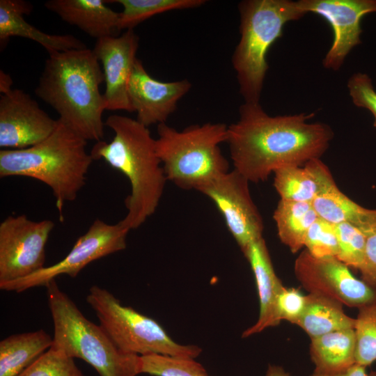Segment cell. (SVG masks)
<instances>
[{"label": "cell", "mask_w": 376, "mask_h": 376, "mask_svg": "<svg viewBox=\"0 0 376 376\" xmlns=\"http://www.w3.org/2000/svg\"><path fill=\"white\" fill-rule=\"evenodd\" d=\"M239 120L228 126L234 170L250 182H264L275 171L320 159L334 138L327 124L311 123L313 113L271 116L260 102H244Z\"/></svg>", "instance_id": "cell-1"}, {"label": "cell", "mask_w": 376, "mask_h": 376, "mask_svg": "<svg viewBox=\"0 0 376 376\" xmlns=\"http://www.w3.org/2000/svg\"><path fill=\"white\" fill-rule=\"evenodd\" d=\"M104 72L93 49L88 47L49 54L35 89L59 119L85 140L104 138Z\"/></svg>", "instance_id": "cell-2"}, {"label": "cell", "mask_w": 376, "mask_h": 376, "mask_svg": "<svg viewBox=\"0 0 376 376\" xmlns=\"http://www.w3.org/2000/svg\"><path fill=\"white\" fill-rule=\"evenodd\" d=\"M105 125L114 132L113 139L96 142L90 154L93 160L103 159L127 178L131 189L125 199L127 212L119 222L130 230L136 229L156 211L167 179L148 127L117 114L109 116Z\"/></svg>", "instance_id": "cell-3"}, {"label": "cell", "mask_w": 376, "mask_h": 376, "mask_svg": "<svg viewBox=\"0 0 376 376\" xmlns=\"http://www.w3.org/2000/svg\"><path fill=\"white\" fill-rule=\"evenodd\" d=\"M86 143L58 118L54 131L39 143L24 149H1L0 177H28L45 183L61 214L64 203L75 201L86 184L93 161Z\"/></svg>", "instance_id": "cell-4"}, {"label": "cell", "mask_w": 376, "mask_h": 376, "mask_svg": "<svg viewBox=\"0 0 376 376\" xmlns=\"http://www.w3.org/2000/svg\"><path fill=\"white\" fill-rule=\"evenodd\" d=\"M240 39L232 56L244 102L258 103L268 70L267 54L284 26L304 16L297 1L244 0L238 4Z\"/></svg>", "instance_id": "cell-5"}, {"label": "cell", "mask_w": 376, "mask_h": 376, "mask_svg": "<svg viewBox=\"0 0 376 376\" xmlns=\"http://www.w3.org/2000/svg\"><path fill=\"white\" fill-rule=\"evenodd\" d=\"M54 325L52 347L90 364L100 376H137L140 356L118 349L101 327L87 319L58 287L46 286Z\"/></svg>", "instance_id": "cell-6"}, {"label": "cell", "mask_w": 376, "mask_h": 376, "mask_svg": "<svg viewBox=\"0 0 376 376\" xmlns=\"http://www.w3.org/2000/svg\"><path fill=\"white\" fill-rule=\"evenodd\" d=\"M155 150L167 181L178 187L197 189L229 171V162L219 145L226 142L228 126L207 123L178 130L157 125Z\"/></svg>", "instance_id": "cell-7"}, {"label": "cell", "mask_w": 376, "mask_h": 376, "mask_svg": "<svg viewBox=\"0 0 376 376\" xmlns=\"http://www.w3.org/2000/svg\"><path fill=\"white\" fill-rule=\"evenodd\" d=\"M86 301L101 327L124 352L139 356L161 354L195 359L202 349L175 342L153 318L123 305L113 294L97 285L89 288Z\"/></svg>", "instance_id": "cell-8"}, {"label": "cell", "mask_w": 376, "mask_h": 376, "mask_svg": "<svg viewBox=\"0 0 376 376\" xmlns=\"http://www.w3.org/2000/svg\"><path fill=\"white\" fill-rule=\"evenodd\" d=\"M129 231L119 221L116 224H109L96 219L88 230L77 240L63 260L28 276L0 283V289L21 292L35 287H45L50 281L63 274L75 278L89 263L124 250L127 246Z\"/></svg>", "instance_id": "cell-9"}, {"label": "cell", "mask_w": 376, "mask_h": 376, "mask_svg": "<svg viewBox=\"0 0 376 376\" xmlns=\"http://www.w3.org/2000/svg\"><path fill=\"white\" fill-rule=\"evenodd\" d=\"M52 220L8 216L0 224V283L28 276L45 267Z\"/></svg>", "instance_id": "cell-10"}, {"label": "cell", "mask_w": 376, "mask_h": 376, "mask_svg": "<svg viewBox=\"0 0 376 376\" xmlns=\"http://www.w3.org/2000/svg\"><path fill=\"white\" fill-rule=\"evenodd\" d=\"M294 272L308 293L357 308L376 302V288L355 277L336 257L316 258L304 249L295 261Z\"/></svg>", "instance_id": "cell-11"}, {"label": "cell", "mask_w": 376, "mask_h": 376, "mask_svg": "<svg viewBox=\"0 0 376 376\" xmlns=\"http://www.w3.org/2000/svg\"><path fill=\"white\" fill-rule=\"evenodd\" d=\"M249 182L233 169L197 189L214 202L242 253L263 237L264 229L262 216L251 196Z\"/></svg>", "instance_id": "cell-12"}, {"label": "cell", "mask_w": 376, "mask_h": 376, "mask_svg": "<svg viewBox=\"0 0 376 376\" xmlns=\"http://www.w3.org/2000/svg\"><path fill=\"white\" fill-rule=\"evenodd\" d=\"M300 10L323 17L332 28L334 39L323 66L338 70L350 51L361 41L363 16L376 12V0H299Z\"/></svg>", "instance_id": "cell-13"}, {"label": "cell", "mask_w": 376, "mask_h": 376, "mask_svg": "<svg viewBox=\"0 0 376 376\" xmlns=\"http://www.w3.org/2000/svg\"><path fill=\"white\" fill-rule=\"evenodd\" d=\"M0 97V147L24 149L47 139L56 129L38 102L21 89L9 88Z\"/></svg>", "instance_id": "cell-14"}, {"label": "cell", "mask_w": 376, "mask_h": 376, "mask_svg": "<svg viewBox=\"0 0 376 376\" xmlns=\"http://www.w3.org/2000/svg\"><path fill=\"white\" fill-rule=\"evenodd\" d=\"M139 48V36L133 29L122 35L97 40L93 49L103 66L105 110L132 112L128 95V84Z\"/></svg>", "instance_id": "cell-15"}, {"label": "cell", "mask_w": 376, "mask_h": 376, "mask_svg": "<svg viewBox=\"0 0 376 376\" xmlns=\"http://www.w3.org/2000/svg\"><path fill=\"white\" fill-rule=\"evenodd\" d=\"M191 88L187 79L166 82L152 78L137 58L129 80L128 95L136 120L148 127L166 123Z\"/></svg>", "instance_id": "cell-16"}, {"label": "cell", "mask_w": 376, "mask_h": 376, "mask_svg": "<svg viewBox=\"0 0 376 376\" xmlns=\"http://www.w3.org/2000/svg\"><path fill=\"white\" fill-rule=\"evenodd\" d=\"M252 269L259 299V315L256 322L242 334L247 338L279 325L276 302L283 285L277 276L263 237L253 242L242 253Z\"/></svg>", "instance_id": "cell-17"}, {"label": "cell", "mask_w": 376, "mask_h": 376, "mask_svg": "<svg viewBox=\"0 0 376 376\" xmlns=\"http://www.w3.org/2000/svg\"><path fill=\"white\" fill-rule=\"evenodd\" d=\"M32 10V4L23 0L0 1L1 46L14 36L28 38L39 43L48 54L87 47L72 35L46 33L28 23L24 15H29Z\"/></svg>", "instance_id": "cell-18"}, {"label": "cell", "mask_w": 376, "mask_h": 376, "mask_svg": "<svg viewBox=\"0 0 376 376\" xmlns=\"http://www.w3.org/2000/svg\"><path fill=\"white\" fill-rule=\"evenodd\" d=\"M102 0H49L45 8L63 21L75 26L97 40L117 36L120 13L106 6Z\"/></svg>", "instance_id": "cell-19"}, {"label": "cell", "mask_w": 376, "mask_h": 376, "mask_svg": "<svg viewBox=\"0 0 376 376\" xmlns=\"http://www.w3.org/2000/svg\"><path fill=\"white\" fill-rule=\"evenodd\" d=\"M274 186L280 199L311 203L336 185L328 166L313 159L301 166H287L274 172Z\"/></svg>", "instance_id": "cell-20"}, {"label": "cell", "mask_w": 376, "mask_h": 376, "mask_svg": "<svg viewBox=\"0 0 376 376\" xmlns=\"http://www.w3.org/2000/svg\"><path fill=\"white\" fill-rule=\"evenodd\" d=\"M309 350L315 372L345 370L356 363L354 330L342 329L311 338Z\"/></svg>", "instance_id": "cell-21"}, {"label": "cell", "mask_w": 376, "mask_h": 376, "mask_svg": "<svg viewBox=\"0 0 376 376\" xmlns=\"http://www.w3.org/2000/svg\"><path fill=\"white\" fill-rule=\"evenodd\" d=\"M312 205L319 217L333 224H350L366 236L376 229V209L365 208L355 203L337 185L319 195Z\"/></svg>", "instance_id": "cell-22"}, {"label": "cell", "mask_w": 376, "mask_h": 376, "mask_svg": "<svg viewBox=\"0 0 376 376\" xmlns=\"http://www.w3.org/2000/svg\"><path fill=\"white\" fill-rule=\"evenodd\" d=\"M53 344L43 329L10 335L0 342V376H17Z\"/></svg>", "instance_id": "cell-23"}, {"label": "cell", "mask_w": 376, "mask_h": 376, "mask_svg": "<svg viewBox=\"0 0 376 376\" xmlns=\"http://www.w3.org/2000/svg\"><path fill=\"white\" fill-rule=\"evenodd\" d=\"M340 301L314 293L306 295L304 310L295 323L310 338L335 331L354 329L355 318L347 315Z\"/></svg>", "instance_id": "cell-24"}, {"label": "cell", "mask_w": 376, "mask_h": 376, "mask_svg": "<svg viewBox=\"0 0 376 376\" xmlns=\"http://www.w3.org/2000/svg\"><path fill=\"white\" fill-rule=\"evenodd\" d=\"M311 203L280 199L273 214L277 235L292 253L304 247L306 235L318 218Z\"/></svg>", "instance_id": "cell-25"}, {"label": "cell", "mask_w": 376, "mask_h": 376, "mask_svg": "<svg viewBox=\"0 0 376 376\" xmlns=\"http://www.w3.org/2000/svg\"><path fill=\"white\" fill-rule=\"evenodd\" d=\"M107 3H118L123 10L120 13L118 29H133L146 19L170 10L199 7L205 0H112Z\"/></svg>", "instance_id": "cell-26"}, {"label": "cell", "mask_w": 376, "mask_h": 376, "mask_svg": "<svg viewBox=\"0 0 376 376\" xmlns=\"http://www.w3.org/2000/svg\"><path fill=\"white\" fill-rule=\"evenodd\" d=\"M194 359L161 354L140 356V373L151 376H210Z\"/></svg>", "instance_id": "cell-27"}, {"label": "cell", "mask_w": 376, "mask_h": 376, "mask_svg": "<svg viewBox=\"0 0 376 376\" xmlns=\"http://www.w3.org/2000/svg\"><path fill=\"white\" fill-rule=\"evenodd\" d=\"M355 318L356 363L364 366L376 361V302L358 308Z\"/></svg>", "instance_id": "cell-28"}, {"label": "cell", "mask_w": 376, "mask_h": 376, "mask_svg": "<svg viewBox=\"0 0 376 376\" xmlns=\"http://www.w3.org/2000/svg\"><path fill=\"white\" fill-rule=\"evenodd\" d=\"M17 376H88L74 359L51 347Z\"/></svg>", "instance_id": "cell-29"}, {"label": "cell", "mask_w": 376, "mask_h": 376, "mask_svg": "<svg viewBox=\"0 0 376 376\" xmlns=\"http://www.w3.org/2000/svg\"><path fill=\"white\" fill-rule=\"evenodd\" d=\"M334 225L338 246L336 258L350 268L359 270L364 258L366 235L350 224Z\"/></svg>", "instance_id": "cell-30"}, {"label": "cell", "mask_w": 376, "mask_h": 376, "mask_svg": "<svg viewBox=\"0 0 376 376\" xmlns=\"http://www.w3.org/2000/svg\"><path fill=\"white\" fill-rule=\"evenodd\" d=\"M304 247L316 258L337 257L338 246L335 225L318 217L306 235Z\"/></svg>", "instance_id": "cell-31"}, {"label": "cell", "mask_w": 376, "mask_h": 376, "mask_svg": "<svg viewBox=\"0 0 376 376\" xmlns=\"http://www.w3.org/2000/svg\"><path fill=\"white\" fill-rule=\"evenodd\" d=\"M347 88L354 104L371 112L376 127V91L370 77L361 72L354 74L347 81Z\"/></svg>", "instance_id": "cell-32"}, {"label": "cell", "mask_w": 376, "mask_h": 376, "mask_svg": "<svg viewBox=\"0 0 376 376\" xmlns=\"http://www.w3.org/2000/svg\"><path fill=\"white\" fill-rule=\"evenodd\" d=\"M306 301V295L299 289L283 286L276 302L280 321L285 320L295 324L304 310Z\"/></svg>", "instance_id": "cell-33"}, {"label": "cell", "mask_w": 376, "mask_h": 376, "mask_svg": "<svg viewBox=\"0 0 376 376\" xmlns=\"http://www.w3.org/2000/svg\"><path fill=\"white\" fill-rule=\"evenodd\" d=\"M366 237L364 258L359 271L361 279L376 288V229Z\"/></svg>", "instance_id": "cell-34"}, {"label": "cell", "mask_w": 376, "mask_h": 376, "mask_svg": "<svg viewBox=\"0 0 376 376\" xmlns=\"http://www.w3.org/2000/svg\"><path fill=\"white\" fill-rule=\"evenodd\" d=\"M309 376H376V372L368 373L366 366L355 363L347 368L330 373H322L313 371Z\"/></svg>", "instance_id": "cell-35"}, {"label": "cell", "mask_w": 376, "mask_h": 376, "mask_svg": "<svg viewBox=\"0 0 376 376\" xmlns=\"http://www.w3.org/2000/svg\"><path fill=\"white\" fill-rule=\"evenodd\" d=\"M264 376H292L279 366L269 365Z\"/></svg>", "instance_id": "cell-36"}, {"label": "cell", "mask_w": 376, "mask_h": 376, "mask_svg": "<svg viewBox=\"0 0 376 376\" xmlns=\"http://www.w3.org/2000/svg\"><path fill=\"white\" fill-rule=\"evenodd\" d=\"M13 81L8 74H6L2 70L0 71V91L3 93L6 90L11 88Z\"/></svg>", "instance_id": "cell-37"}]
</instances>
